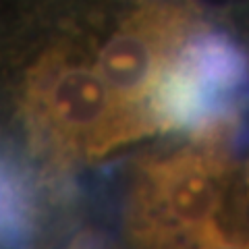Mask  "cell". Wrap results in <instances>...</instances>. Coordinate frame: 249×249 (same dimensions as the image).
I'll list each match as a JSON object with an SVG mask.
<instances>
[{"mask_svg": "<svg viewBox=\"0 0 249 249\" xmlns=\"http://www.w3.org/2000/svg\"><path fill=\"white\" fill-rule=\"evenodd\" d=\"M131 0H0V168L46 218L71 214L77 183L160 135L124 58Z\"/></svg>", "mask_w": 249, "mask_h": 249, "instance_id": "cell-1", "label": "cell"}, {"mask_svg": "<svg viewBox=\"0 0 249 249\" xmlns=\"http://www.w3.org/2000/svg\"><path fill=\"white\" fill-rule=\"evenodd\" d=\"M232 142L189 133L139 158L123 201V235L143 247H247Z\"/></svg>", "mask_w": 249, "mask_h": 249, "instance_id": "cell-2", "label": "cell"}, {"mask_svg": "<svg viewBox=\"0 0 249 249\" xmlns=\"http://www.w3.org/2000/svg\"><path fill=\"white\" fill-rule=\"evenodd\" d=\"M247 187H249V166H247Z\"/></svg>", "mask_w": 249, "mask_h": 249, "instance_id": "cell-3", "label": "cell"}]
</instances>
